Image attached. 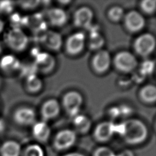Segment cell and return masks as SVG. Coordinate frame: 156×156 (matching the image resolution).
I'll return each mask as SVG.
<instances>
[{"label": "cell", "mask_w": 156, "mask_h": 156, "mask_svg": "<svg viewBox=\"0 0 156 156\" xmlns=\"http://www.w3.org/2000/svg\"><path fill=\"white\" fill-rule=\"evenodd\" d=\"M154 69V62L151 60H146L142 63L140 72L145 76L152 74Z\"/></svg>", "instance_id": "f546056e"}, {"label": "cell", "mask_w": 156, "mask_h": 156, "mask_svg": "<svg viewBox=\"0 0 156 156\" xmlns=\"http://www.w3.org/2000/svg\"><path fill=\"white\" fill-rule=\"evenodd\" d=\"M85 43V35L79 32L71 35L66 40L65 48L66 52L72 55L80 54L83 49Z\"/></svg>", "instance_id": "ba28073f"}, {"label": "cell", "mask_w": 156, "mask_h": 156, "mask_svg": "<svg viewBox=\"0 0 156 156\" xmlns=\"http://www.w3.org/2000/svg\"><path fill=\"white\" fill-rule=\"evenodd\" d=\"M113 154V151L109 147L101 146L94 151L93 156H112Z\"/></svg>", "instance_id": "4dcf8cb0"}, {"label": "cell", "mask_w": 156, "mask_h": 156, "mask_svg": "<svg viewBox=\"0 0 156 156\" xmlns=\"http://www.w3.org/2000/svg\"><path fill=\"white\" fill-rule=\"evenodd\" d=\"M109 114L112 118H118L120 116V112L119 107H113L109 111Z\"/></svg>", "instance_id": "d6a6232c"}, {"label": "cell", "mask_w": 156, "mask_h": 156, "mask_svg": "<svg viewBox=\"0 0 156 156\" xmlns=\"http://www.w3.org/2000/svg\"><path fill=\"white\" fill-rule=\"evenodd\" d=\"M20 144L15 141H6L0 147L1 156H20Z\"/></svg>", "instance_id": "ffe728a7"}, {"label": "cell", "mask_w": 156, "mask_h": 156, "mask_svg": "<svg viewBox=\"0 0 156 156\" xmlns=\"http://www.w3.org/2000/svg\"><path fill=\"white\" fill-rule=\"evenodd\" d=\"M63 156H85L83 154L79 153V152H70V153H68Z\"/></svg>", "instance_id": "e575fe53"}, {"label": "cell", "mask_w": 156, "mask_h": 156, "mask_svg": "<svg viewBox=\"0 0 156 156\" xmlns=\"http://www.w3.org/2000/svg\"><path fill=\"white\" fill-rule=\"evenodd\" d=\"M113 63L117 69L127 73L133 71L136 68L138 62L134 55L130 52L123 51L116 54Z\"/></svg>", "instance_id": "3957f363"}, {"label": "cell", "mask_w": 156, "mask_h": 156, "mask_svg": "<svg viewBox=\"0 0 156 156\" xmlns=\"http://www.w3.org/2000/svg\"><path fill=\"white\" fill-rule=\"evenodd\" d=\"M40 1H22L18 2L19 5L23 9L26 10H31L36 8Z\"/></svg>", "instance_id": "1f68e13d"}, {"label": "cell", "mask_w": 156, "mask_h": 156, "mask_svg": "<svg viewBox=\"0 0 156 156\" xmlns=\"http://www.w3.org/2000/svg\"><path fill=\"white\" fill-rule=\"evenodd\" d=\"M76 133L71 129H63L55 136L53 142L54 148L57 151H65L72 147L76 141Z\"/></svg>", "instance_id": "5b68a950"}, {"label": "cell", "mask_w": 156, "mask_h": 156, "mask_svg": "<svg viewBox=\"0 0 156 156\" xmlns=\"http://www.w3.org/2000/svg\"><path fill=\"white\" fill-rule=\"evenodd\" d=\"M26 26L35 32H44L46 30V23L43 16L40 13H35L30 16H27Z\"/></svg>", "instance_id": "d6986e66"}, {"label": "cell", "mask_w": 156, "mask_h": 156, "mask_svg": "<svg viewBox=\"0 0 156 156\" xmlns=\"http://www.w3.org/2000/svg\"><path fill=\"white\" fill-rule=\"evenodd\" d=\"M141 99L146 103H153L156 100V88L154 85H146L140 91Z\"/></svg>", "instance_id": "7402d4cb"}, {"label": "cell", "mask_w": 156, "mask_h": 156, "mask_svg": "<svg viewBox=\"0 0 156 156\" xmlns=\"http://www.w3.org/2000/svg\"><path fill=\"white\" fill-rule=\"evenodd\" d=\"M60 111V107L58 102L55 99H50L43 104L41 114L43 120L48 121L57 117Z\"/></svg>", "instance_id": "9a60e30c"}, {"label": "cell", "mask_w": 156, "mask_h": 156, "mask_svg": "<svg viewBox=\"0 0 156 156\" xmlns=\"http://www.w3.org/2000/svg\"><path fill=\"white\" fill-rule=\"evenodd\" d=\"M124 21L126 29L131 32H139L145 26L144 18L136 10L129 12L124 16Z\"/></svg>", "instance_id": "9c48e42d"}, {"label": "cell", "mask_w": 156, "mask_h": 156, "mask_svg": "<svg viewBox=\"0 0 156 156\" xmlns=\"http://www.w3.org/2000/svg\"><path fill=\"white\" fill-rule=\"evenodd\" d=\"M0 85H1V80H0Z\"/></svg>", "instance_id": "ab89813d"}, {"label": "cell", "mask_w": 156, "mask_h": 156, "mask_svg": "<svg viewBox=\"0 0 156 156\" xmlns=\"http://www.w3.org/2000/svg\"><path fill=\"white\" fill-rule=\"evenodd\" d=\"M26 87L28 91L35 93L40 91L43 87V82L41 79L36 74H32L26 77Z\"/></svg>", "instance_id": "603a6c76"}, {"label": "cell", "mask_w": 156, "mask_h": 156, "mask_svg": "<svg viewBox=\"0 0 156 156\" xmlns=\"http://www.w3.org/2000/svg\"><path fill=\"white\" fill-rule=\"evenodd\" d=\"M115 126L112 122L104 121L99 123L94 129L93 135L99 142H106L111 139L115 133Z\"/></svg>", "instance_id": "8fae6325"}, {"label": "cell", "mask_w": 156, "mask_h": 156, "mask_svg": "<svg viewBox=\"0 0 156 156\" xmlns=\"http://www.w3.org/2000/svg\"><path fill=\"white\" fill-rule=\"evenodd\" d=\"M48 17L49 23L54 26L60 27L67 21V15L65 10L58 7H53L49 10Z\"/></svg>", "instance_id": "e0dca14e"}, {"label": "cell", "mask_w": 156, "mask_h": 156, "mask_svg": "<svg viewBox=\"0 0 156 156\" xmlns=\"http://www.w3.org/2000/svg\"><path fill=\"white\" fill-rule=\"evenodd\" d=\"M123 126L122 137L127 144H138L147 138L148 130L143 121L137 119H129L123 122Z\"/></svg>", "instance_id": "6da1fadb"}, {"label": "cell", "mask_w": 156, "mask_h": 156, "mask_svg": "<svg viewBox=\"0 0 156 156\" xmlns=\"http://www.w3.org/2000/svg\"><path fill=\"white\" fill-rule=\"evenodd\" d=\"M112 156H119V155H118V154H117V155H116V154H115L114 153Z\"/></svg>", "instance_id": "f35d334b"}, {"label": "cell", "mask_w": 156, "mask_h": 156, "mask_svg": "<svg viewBox=\"0 0 156 156\" xmlns=\"http://www.w3.org/2000/svg\"><path fill=\"white\" fill-rule=\"evenodd\" d=\"M155 47V37L149 33L140 35L134 42V49L136 52L142 57L149 55L154 51Z\"/></svg>", "instance_id": "8992f818"}, {"label": "cell", "mask_w": 156, "mask_h": 156, "mask_svg": "<svg viewBox=\"0 0 156 156\" xmlns=\"http://www.w3.org/2000/svg\"><path fill=\"white\" fill-rule=\"evenodd\" d=\"M4 23L2 20L0 19V34L2 32L4 29Z\"/></svg>", "instance_id": "8d00e7d4"}, {"label": "cell", "mask_w": 156, "mask_h": 156, "mask_svg": "<svg viewBox=\"0 0 156 156\" xmlns=\"http://www.w3.org/2000/svg\"><path fill=\"white\" fill-rule=\"evenodd\" d=\"M4 128H5L4 122L2 120L0 119V133L4 131Z\"/></svg>", "instance_id": "d590c367"}, {"label": "cell", "mask_w": 156, "mask_h": 156, "mask_svg": "<svg viewBox=\"0 0 156 156\" xmlns=\"http://www.w3.org/2000/svg\"><path fill=\"white\" fill-rule=\"evenodd\" d=\"M2 46H1V43H0V54H1V52H2Z\"/></svg>", "instance_id": "74e56055"}, {"label": "cell", "mask_w": 156, "mask_h": 156, "mask_svg": "<svg viewBox=\"0 0 156 156\" xmlns=\"http://www.w3.org/2000/svg\"><path fill=\"white\" fill-rule=\"evenodd\" d=\"M14 2L10 1H0V13L4 14L10 13L14 9Z\"/></svg>", "instance_id": "f1b7e54d"}, {"label": "cell", "mask_w": 156, "mask_h": 156, "mask_svg": "<svg viewBox=\"0 0 156 156\" xmlns=\"http://www.w3.org/2000/svg\"><path fill=\"white\" fill-rule=\"evenodd\" d=\"M82 103V96L76 91L67 92L62 99V104L65 110L70 116L73 117L78 115Z\"/></svg>", "instance_id": "277c9868"}, {"label": "cell", "mask_w": 156, "mask_h": 156, "mask_svg": "<svg viewBox=\"0 0 156 156\" xmlns=\"http://www.w3.org/2000/svg\"><path fill=\"white\" fill-rule=\"evenodd\" d=\"M34 66L37 71L43 74L51 72L55 67V60L54 57L47 53L39 52L34 55Z\"/></svg>", "instance_id": "52a82bcc"}, {"label": "cell", "mask_w": 156, "mask_h": 156, "mask_svg": "<svg viewBox=\"0 0 156 156\" xmlns=\"http://www.w3.org/2000/svg\"><path fill=\"white\" fill-rule=\"evenodd\" d=\"M40 40L46 48L53 51L59 50L62 45V36L55 31L46 30L41 36Z\"/></svg>", "instance_id": "4fadbf2b"}, {"label": "cell", "mask_w": 156, "mask_h": 156, "mask_svg": "<svg viewBox=\"0 0 156 156\" xmlns=\"http://www.w3.org/2000/svg\"><path fill=\"white\" fill-rule=\"evenodd\" d=\"M27 16H21L19 13H15L10 15V21L12 28H20L26 26Z\"/></svg>", "instance_id": "4316f807"}, {"label": "cell", "mask_w": 156, "mask_h": 156, "mask_svg": "<svg viewBox=\"0 0 156 156\" xmlns=\"http://www.w3.org/2000/svg\"><path fill=\"white\" fill-rule=\"evenodd\" d=\"M73 126L76 132L81 134H85L90 130L91 122L87 116L78 114L74 117Z\"/></svg>", "instance_id": "44dd1931"}, {"label": "cell", "mask_w": 156, "mask_h": 156, "mask_svg": "<svg viewBox=\"0 0 156 156\" xmlns=\"http://www.w3.org/2000/svg\"><path fill=\"white\" fill-rule=\"evenodd\" d=\"M20 60L13 55H6L0 60V68L5 73H10L21 68Z\"/></svg>", "instance_id": "ac0fdd59"}, {"label": "cell", "mask_w": 156, "mask_h": 156, "mask_svg": "<svg viewBox=\"0 0 156 156\" xmlns=\"http://www.w3.org/2000/svg\"><path fill=\"white\" fill-rule=\"evenodd\" d=\"M111 61V57L108 51L99 50L92 59V66L97 73L103 74L109 69Z\"/></svg>", "instance_id": "30bf717a"}, {"label": "cell", "mask_w": 156, "mask_h": 156, "mask_svg": "<svg viewBox=\"0 0 156 156\" xmlns=\"http://www.w3.org/2000/svg\"><path fill=\"white\" fill-rule=\"evenodd\" d=\"M32 135L38 141L44 143L48 141L51 135V129L46 122H35L32 127Z\"/></svg>", "instance_id": "2e32d148"}, {"label": "cell", "mask_w": 156, "mask_h": 156, "mask_svg": "<svg viewBox=\"0 0 156 156\" xmlns=\"http://www.w3.org/2000/svg\"><path fill=\"white\" fill-rule=\"evenodd\" d=\"M109 19L113 22H118L124 16L123 9L120 6H114L108 12Z\"/></svg>", "instance_id": "484cf974"}, {"label": "cell", "mask_w": 156, "mask_h": 156, "mask_svg": "<svg viewBox=\"0 0 156 156\" xmlns=\"http://www.w3.org/2000/svg\"><path fill=\"white\" fill-rule=\"evenodd\" d=\"M93 18V12L87 7L78 9L74 14V23L79 27L88 28L91 26Z\"/></svg>", "instance_id": "7c38bea8"}, {"label": "cell", "mask_w": 156, "mask_h": 156, "mask_svg": "<svg viewBox=\"0 0 156 156\" xmlns=\"http://www.w3.org/2000/svg\"><path fill=\"white\" fill-rule=\"evenodd\" d=\"M13 119L19 125L29 126L35 122V112L29 107H20L14 112Z\"/></svg>", "instance_id": "5bb4252c"}, {"label": "cell", "mask_w": 156, "mask_h": 156, "mask_svg": "<svg viewBox=\"0 0 156 156\" xmlns=\"http://www.w3.org/2000/svg\"><path fill=\"white\" fill-rule=\"evenodd\" d=\"M23 156H44V152L39 144H32L25 148Z\"/></svg>", "instance_id": "d4e9b609"}, {"label": "cell", "mask_w": 156, "mask_h": 156, "mask_svg": "<svg viewBox=\"0 0 156 156\" xmlns=\"http://www.w3.org/2000/svg\"><path fill=\"white\" fill-rule=\"evenodd\" d=\"M119 156H135L133 152L129 149H126L118 154Z\"/></svg>", "instance_id": "836d02e7"}, {"label": "cell", "mask_w": 156, "mask_h": 156, "mask_svg": "<svg viewBox=\"0 0 156 156\" xmlns=\"http://www.w3.org/2000/svg\"><path fill=\"white\" fill-rule=\"evenodd\" d=\"M4 41L8 47L16 52H21L27 46L29 39L20 28H12L4 36Z\"/></svg>", "instance_id": "7a4b0ae2"}, {"label": "cell", "mask_w": 156, "mask_h": 156, "mask_svg": "<svg viewBox=\"0 0 156 156\" xmlns=\"http://www.w3.org/2000/svg\"><path fill=\"white\" fill-rule=\"evenodd\" d=\"M142 10L147 14H152L155 11L156 2L154 0H144L140 4Z\"/></svg>", "instance_id": "83f0119b"}, {"label": "cell", "mask_w": 156, "mask_h": 156, "mask_svg": "<svg viewBox=\"0 0 156 156\" xmlns=\"http://www.w3.org/2000/svg\"><path fill=\"white\" fill-rule=\"evenodd\" d=\"M104 38L102 35L96 30H91L88 40L90 48L93 50H99L104 44Z\"/></svg>", "instance_id": "cb8c5ba5"}]
</instances>
